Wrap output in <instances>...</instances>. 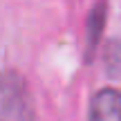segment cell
Instances as JSON below:
<instances>
[{
  "instance_id": "obj_3",
  "label": "cell",
  "mask_w": 121,
  "mask_h": 121,
  "mask_svg": "<svg viewBox=\"0 0 121 121\" xmlns=\"http://www.w3.org/2000/svg\"><path fill=\"white\" fill-rule=\"evenodd\" d=\"M103 27H105V2H96L90 11V18H87V40H85V56L90 60L92 52L96 49L101 40V34H103Z\"/></svg>"
},
{
  "instance_id": "obj_4",
  "label": "cell",
  "mask_w": 121,
  "mask_h": 121,
  "mask_svg": "<svg viewBox=\"0 0 121 121\" xmlns=\"http://www.w3.org/2000/svg\"><path fill=\"white\" fill-rule=\"evenodd\" d=\"M105 69L108 76L121 78V40H112L105 49Z\"/></svg>"
},
{
  "instance_id": "obj_2",
  "label": "cell",
  "mask_w": 121,
  "mask_h": 121,
  "mask_svg": "<svg viewBox=\"0 0 121 121\" xmlns=\"http://www.w3.org/2000/svg\"><path fill=\"white\" fill-rule=\"evenodd\" d=\"M90 121H121V92L114 87L96 92L90 101Z\"/></svg>"
},
{
  "instance_id": "obj_1",
  "label": "cell",
  "mask_w": 121,
  "mask_h": 121,
  "mask_svg": "<svg viewBox=\"0 0 121 121\" xmlns=\"http://www.w3.org/2000/svg\"><path fill=\"white\" fill-rule=\"evenodd\" d=\"M0 121H34V101L16 72L0 74Z\"/></svg>"
}]
</instances>
